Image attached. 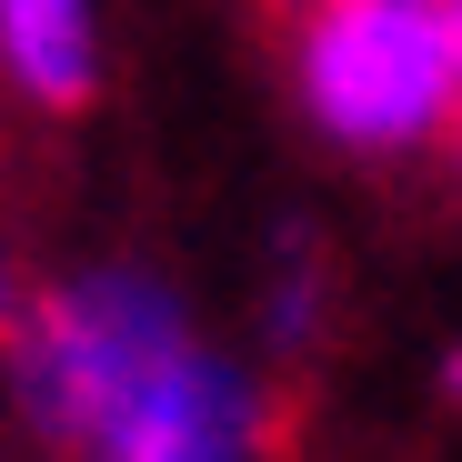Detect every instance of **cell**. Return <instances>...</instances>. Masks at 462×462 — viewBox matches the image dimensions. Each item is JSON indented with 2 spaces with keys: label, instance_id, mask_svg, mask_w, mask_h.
<instances>
[{
  "label": "cell",
  "instance_id": "cell-1",
  "mask_svg": "<svg viewBox=\"0 0 462 462\" xmlns=\"http://www.w3.org/2000/svg\"><path fill=\"white\" fill-rule=\"evenodd\" d=\"M301 101L332 141L402 151L462 111L452 0H322L301 21Z\"/></svg>",
  "mask_w": 462,
  "mask_h": 462
},
{
  "label": "cell",
  "instance_id": "cell-2",
  "mask_svg": "<svg viewBox=\"0 0 462 462\" xmlns=\"http://www.w3.org/2000/svg\"><path fill=\"white\" fill-rule=\"evenodd\" d=\"M162 362H181V332L171 312L151 301L141 282H91V291H60L51 312L31 322V352H21V382L41 422L60 432H111V412L141 393Z\"/></svg>",
  "mask_w": 462,
  "mask_h": 462
},
{
  "label": "cell",
  "instance_id": "cell-3",
  "mask_svg": "<svg viewBox=\"0 0 462 462\" xmlns=\"http://www.w3.org/2000/svg\"><path fill=\"white\" fill-rule=\"evenodd\" d=\"M101 452H111V462H242V402L181 352V362H162V372L111 412Z\"/></svg>",
  "mask_w": 462,
  "mask_h": 462
},
{
  "label": "cell",
  "instance_id": "cell-4",
  "mask_svg": "<svg viewBox=\"0 0 462 462\" xmlns=\"http://www.w3.org/2000/svg\"><path fill=\"white\" fill-rule=\"evenodd\" d=\"M0 41H11V70L41 101H81L91 91V21H81V0H0Z\"/></svg>",
  "mask_w": 462,
  "mask_h": 462
},
{
  "label": "cell",
  "instance_id": "cell-5",
  "mask_svg": "<svg viewBox=\"0 0 462 462\" xmlns=\"http://www.w3.org/2000/svg\"><path fill=\"white\" fill-rule=\"evenodd\" d=\"M272 11H322V0H272Z\"/></svg>",
  "mask_w": 462,
  "mask_h": 462
},
{
  "label": "cell",
  "instance_id": "cell-6",
  "mask_svg": "<svg viewBox=\"0 0 462 462\" xmlns=\"http://www.w3.org/2000/svg\"><path fill=\"white\" fill-rule=\"evenodd\" d=\"M452 393H462V362H452Z\"/></svg>",
  "mask_w": 462,
  "mask_h": 462
},
{
  "label": "cell",
  "instance_id": "cell-7",
  "mask_svg": "<svg viewBox=\"0 0 462 462\" xmlns=\"http://www.w3.org/2000/svg\"><path fill=\"white\" fill-rule=\"evenodd\" d=\"M452 21H462V0H452Z\"/></svg>",
  "mask_w": 462,
  "mask_h": 462
}]
</instances>
